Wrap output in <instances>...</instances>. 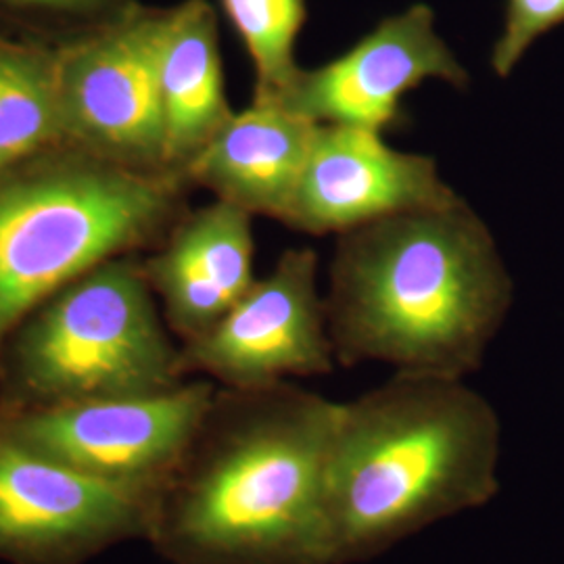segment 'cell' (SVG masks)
Instances as JSON below:
<instances>
[{
    "label": "cell",
    "instance_id": "9",
    "mask_svg": "<svg viewBox=\"0 0 564 564\" xmlns=\"http://www.w3.org/2000/svg\"><path fill=\"white\" fill-rule=\"evenodd\" d=\"M151 498L102 484L0 433V561L86 564L147 535Z\"/></svg>",
    "mask_w": 564,
    "mask_h": 564
},
{
    "label": "cell",
    "instance_id": "5",
    "mask_svg": "<svg viewBox=\"0 0 564 564\" xmlns=\"http://www.w3.org/2000/svg\"><path fill=\"white\" fill-rule=\"evenodd\" d=\"M188 381L142 253L67 282L21 321L0 351V412L151 395Z\"/></svg>",
    "mask_w": 564,
    "mask_h": 564
},
{
    "label": "cell",
    "instance_id": "4",
    "mask_svg": "<svg viewBox=\"0 0 564 564\" xmlns=\"http://www.w3.org/2000/svg\"><path fill=\"white\" fill-rule=\"evenodd\" d=\"M193 184L72 144L0 170V351L61 286L118 256L147 253L191 209Z\"/></svg>",
    "mask_w": 564,
    "mask_h": 564
},
{
    "label": "cell",
    "instance_id": "2",
    "mask_svg": "<svg viewBox=\"0 0 564 564\" xmlns=\"http://www.w3.org/2000/svg\"><path fill=\"white\" fill-rule=\"evenodd\" d=\"M512 297L498 242L460 197L337 237L324 303L337 364L466 379Z\"/></svg>",
    "mask_w": 564,
    "mask_h": 564
},
{
    "label": "cell",
    "instance_id": "14",
    "mask_svg": "<svg viewBox=\"0 0 564 564\" xmlns=\"http://www.w3.org/2000/svg\"><path fill=\"white\" fill-rule=\"evenodd\" d=\"M165 163L182 174L235 116L226 95L218 11L209 0L165 9L160 44Z\"/></svg>",
    "mask_w": 564,
    "mask_h": 564
},
{
    "label": "cell",
    "instance_id": "15",
    "mask_svg": "<svg viewBox=\"0 0 564 564\" xmlns=\"http://www.w3.org/2000/svg\"><path fill=\"white\" fill-rule=\"evenodd\" d=\"M57 144V44L0 32V170Z\"/></svg>",
    "mask_w": 564,
    "mask_h": 564
},
{
    "label": "cell",
    "instance_id": "10",
    "mask_svg": "<svg viewBox=\"0 0 564 564\" xmlns=\"http://www.w3.org/2000/svg\"><path fill=\"white\" fill-rule=\"evenodd\" d=\"M466 88L470 74L437 32L435 11L414 2L379 21L335 59L305 69L270 99L314 123L387 132L402 121V101L424 82Z\"/></svg>",
    "mask_w": 564,
    "mask_h": 564
},
{
    "label": "cell",
    "instance_id": "1",
    "mask_svg": "<svg viewBox=\"0 0 564 564\" xmlns=\"http://www.w3.org/2000/svg\"><path fill=\"white\" fill-rule=\"evenodd\" d=\"M339 402L297 381L218 387L151 500L167 564H330L326 481Z\"/></svg>",
    "mask_w": 564,
    "mask_h": 564
},
{
    "label": "cell",
    "instance_id": "13",
    "mask_svg": "<svg viewBox=\"0 0 564 564\" xmlns=\"http://www.w3.org/2000/svg\"><path fill=\"white\" fill-rule=\"evenodd\" d=\"M316 126L279 102L251 101L235 111L184 176L214 199L282 224L297 193Z\"/></svg>",
    "mask_w": 564,
    "mask_h": 564
},
{
    "label": "cell",
    "instance_id": "17",
    "mask_svg": "<svg viewBox=\"0 0 564 564\" xmlns=\"http://www.w3.org/2000/svg\"><path fill=\"white\" fill-rule=\"evenodd\" d=\"M132 0H0V32L61 44L113 20Z\"/></svg>",
    "mask_w": 564,
    "mask_h": 564
},
{
    "label": "cell",
    "instance_id": "18",
    "mask_svg": "<svg viewBox=\"0 0 564 564\" xmlns=\"http://www.w3.org/2000/svg\"><path fill=\"white\" fill-rule=\"evenodd\" d=\"M563 23L564 0H505L502 32L489 55L494 74L510 78L529 48Z\"/></svg>",
    "mask_w": 564,
    "mask_h": 564
},
{
    "label": "cell",
    "instance_id": "6",
    "mask_svg": "<svg viewBox=\"0 0 564 564\" xmlns=\"http://www.w3.org/2000/svg\"><path fill=\"white\" fill-rule=\"evenodd\" d=\"M165 9L132 0L113 20L57 44L63 144L130 170L170 172L160 88Z\"/></svg>",
    "mask_w": 564,
    "mask_h": 564
},
{
    "label": "cell",
    "instance_id": "16",
    "mask_svg": "<svg viewBox=\"0 0 564 564\" xmlns=\"http://www.w3.org/2000/svg\"><path fill=\"white\" fill-rule=\"evenodd\" d=\"M253 67L251 101H270L300 76L295 46L307 21V0H218Z\"/></svg>",
    "mask_w": 564,
    "mask_h": 564
},
{
    "label": "cell",
    "instance_id": "3",
    "mask_svg": "<svg viewBox=\"0 0 564 564\" xmlns=\"http://www.w3.org/2000/svg\"><path fill=\"white\" fill-rule=\"evenodd\" d=\"M502 423L466 379L393 372L339 402L328 456L330 564L375 561L500 491Z\"/></svg>",
    "mask_w": 564,
    "mask_h": 564
},
{
    "label": "cell",
    "instance_id": "11",
    "mask_svg": "<svg viewBox=\"0 0 564 564\" xmlns=\"http://www.w3.org/2000/svg\"><path fill=\"white\" fill-rule=\"evenodd\" d=\"M440 165L393 149L383 132L318 123L284 226L341 237L366 224L458 202Z\"/></svg>",
    "mask_w": 564,
    "mask_h": 564
},
{
    "label": "cell",
    "instance_id": "8",
    "mask_svg": "<svg viewBox=\"0 0 564 564\" xmlns=\"http://www.w3.org/2000/svg\"><path fill=\"white\" fill-rule=\"evenodd\" d=\"M181 366L186 379H207L226 389L330 375L337 360L318 291L316 251H284L223 321L181 343Z\"/></svg>",
    "mask_w": 564,
    "mask_h": 564
},
{
    "label": "cell",
    "instance_id": "7",
    "mask_svg": "<svg viewBox=\"0 0 564 564\" xmlns=\"http://www.w3.org/2000/svg\"><path fill=\"white\" fill-rule=\"evenodd\" d=\"M207 379L151 395L0 412V433L102 484L153 500L214 398Z\"/></svg>",
    "mask_w": 564,
    "mask_h": 564
},
{
    "label": "cell",
    "instance_id": "12",
    "mask_svg": "<svg viewBox=\"0 0 564 564\" xmlns=\"http://www.w3.org/2000/svg\"><path fill=\"white\" fill-rule=\"evenodd\" d=\"M253 216L214 199L191 207L142 268L178 343L193 341L223 321L256 276Z\"/></svg>",
    "mask_w": 564,
    "mask_h": 564
}]
</instances>
